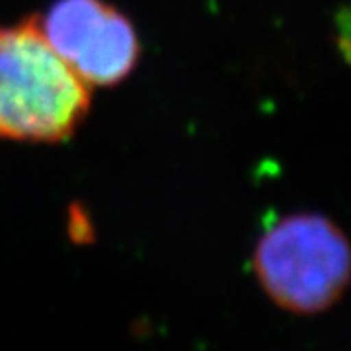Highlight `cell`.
<instances>
[{
  "label": "cell",
  "instance_id": "6da1fadb",
  "mask_svg": "<svg viewBox=\"0 0 351 351\" xmlns=\"http://www.w3.org/2000/svg\"><path fill=\"white\" fill-rule=\"evenodd\" d=\"M90 90L51 47L38 18L0 25V137L63 141L84 121Z\"/></svg>",
  "mask_w": 351,
  "mask_h": 351
},
{
  "label": "cell",
  "instance_id": "7a4b0ae2",
  "mask_svg": "<svg viewBox=\"0 0 351 351\" xmlns=\"http://www.w3.org/2000/svg\"><path fill=\"white\" fill-rule=\"evenodd\" d=\"M254 267L269 299L295 314L330 308L350 283L348 239L320 215L279 221L256 246Z\"/></svg>",
  "mask_w": 351,
  "mask_h": 351
},
{
  "label": "cell",
  "instance_id": "3957f363",
  "mask_svg": "<svg viewBox=\"0 0 351 351\" xmlns=\"http://www.w3.org/2000/svg\"><path fill=\"white\" fill-rule=\"evenodd\" d=\"M39 27L55 53L88 86H113L137 66L133 24L104 0H57Z\"/></svg>",
  "mask_w": 351,
  "mask_h": 351
},
{
  "label": "cell",
  "instance_id": "277c9868",
  "mask_svg": "<svg viewBox=\"0 0 351 351\" xmlns=\"http://www.w3.org/2000/svg\"><path fill=\"white\" fill-rule=\"evenodd\" d=\"M66 230H69V237L75 244H88L94 240V225L90 221V215L78 205H73L69 209Z\"/></svg>",
  "mask_w": 351,
  "mask_h": 351
}]
</instances>
